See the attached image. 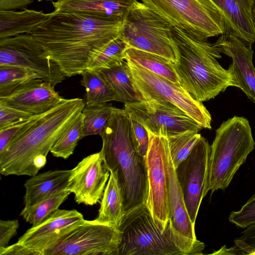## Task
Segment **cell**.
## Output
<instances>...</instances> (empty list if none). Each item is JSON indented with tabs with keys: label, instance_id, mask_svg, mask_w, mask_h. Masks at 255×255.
<instances>
[{
	"label": "cell",
	"instance_id": "cell-1",
	"mask_svg": "<svg viewBox=\"0 0 255 255\" xmlns=\"http://www.w3.org/2000/svg\"><path fill=\"white\" fill-rule=\"evenodd\" d=\"M123 21L86 11H53L31 34L70 77L81 74L103 47L121 37Z\"/></svg>",
	"mask_w": 255,
	"mask_h": 255
},
{
	"label": "cell",
	"instance_id": "cell-2",
	"mask_svg": "<svg viewBox=\"0 0 255 255\" xmlns=\"http://www.w3.org/2000/svg\"><path fill=\"white\" fill-rule=\"evenodd\" d=\"M85 106L82 99L63 100L38 116L0 153V172L30 176L46 163V157L59 137L70 127Z\"/></svg>",
	"mask_w": 255,
	"mask_h": 255
},
{
	"label": "cell",
	"instance_id": "cell-3",
	"mask_svg": "<svg viewBox=\"0 0 255 255\" xmlns=\"http://www.w3.org/2000/svg\"><path fill=\"white\" fill-rule=\"evenodd\" d=\"M171 41L176 57L173 68L179 83L194 99L207 101L228 87H236L232 71L224 69L217 61L222 57L215 43L197 39L174 27Z\"/></svg>",
	"mask_w": 255,
	"mask_h": 255
},
{
	"label": "cell",
	"instance_id": "cell-4",
	"mask_svg": "<svg viewBox=\"0 0 255 255\" xmlns=\"http://www.w3.org/2000/svg\"><path fill=\"white\" fill-rule=\"evenodd\" d=\"M100 135L105 165L116 173L122 190L125 213L145 203L148 193L145 160L134 148L128 112L114 107Z\"/></svg>",
	"mask_w": 255,
	"mask_h": 255
},
{
	"label": "cell",
	"instance_id": "cell-5",
	"mask_svg": "<svg viewBox=\"0 0 255 255\" xmlns=\"http://www.w3.org/2000/svg\"><path fill=\"white\" fill-rule=\"evenodd\" d=\"M118 255H200L205 245L182 236L169 220L161 231L145 203L126 212L119 228Z\"/></svg>",
	"mask_w": 255,
	"mask_h": 255
},
{
	"label": "cell",
	"instance_id": "cell-6",
	"mask_svg": "<svg viewBox=\"0 0 255 255\" xmlns=\"http://www.w3.org/2000/svg\"><path fill=\"white\" fill-rule=\"evenodd\" d=\"M255 147L249 121L234 116L216 131L211 145L208 175L204 197L227 188L240 166Z\"/></svg>",
	"mask_w": 255,
	"mask_h": 255
},
{
	"label": "cell",
	"instance_id": "cell-7",
	"mask_svg": "<svg viewBox=\"0 0 255 255\" xmlns=\"http://www.w3.org/2000/svg\"><path fill=\"white\" fill-rule=\"evenodd\" d=\"M142 3L177 28L200 40L224 34L226 25L210 0H141Z\"/></svg>",
	"mask_w": 255,
	"mask_h": 255
},
{
	"label": "cell",
	"instance_id": "cell-8",
	"mask_svg": "<svg viewBox=\"0 0 255 255\" xmlns=\"http://www.w3.org/2000/svg\"><path fill=\"white\" fill-rule=\"evenodd\" d=\"M171 26L143 3L136 0L123 18L121 37L129 48L176 61Z\"/></svg>",
	"mask_w": 255,
	"mask_h": 255
},
{
	"label": "cell",
	"instance_id": "cell-9",
	"mask_svg": "<svg viewBox=\"0 0 255 255\" xmlns=\"http://www.w3.org/2000/svg\"><path fill=\"white\" fill-rule=\"evenodd\" d=\"M135 89L142 100L157 99L175 105L199 123L211 129V115L202 102L194 99L181 86L157 75L133 61L125 60Z\"/></svg>",
	"mask_w": 255,
	"mask_h": 255
},
{
	"label": "cell",
	"instance_id": "cell-10",
	"mask_svg": "<svg viewBox=\"0 0 255 255\" xmlns=\"http://www.w3.org/2000/svg\"><path fill=\"white\" fill-rule=\"evenodd\" d=\"M17 66L31 70L55 87L66 77L42 45L31 34L0 38V66Z\"/></svg>",
	"mask_w": 255,
	"mask_h": 255
},
{
	"label": "cell",
	"instance_id": "cell-11",
	"mask_svg": "<svg viewBox=\"0 0 255 255\" xmlns=\"http://www.w3.org/2000/svg\"><path fill=\"white\" fill-rule=\"evenodd\" d=\"M121 236L108 224L85 220L44 255H118Z\"/></svg>",
	"mask_w": 255,
	"mask_h": 255
},
{
	"label": "cell",
	"instance_id": "cell-12",
	"mask_svg": "<svg viewBox=\"0 0 255 255\" xmlns=\"http://www.w3.org/2000/svg\"><path fill=\"white\" fill-rule=\"evenodd\" d=\"M148 132L167 137L189 130L199 131L203 127L178 107L157 99L142 100L124 104Z\"/></svg>",
	"mask_w": 255,
	"mask_h": 255
},
{
	"label": "cell",
	"instance_id": "cell-13",
	"mask_svg": "<svg viewBox=\"0 0 255 255\" xmlns=\"http://www.w3.org/2000/svg\"><path fill=\"white\" fill-rule=\"evenodd\" d=\"M148 133L149 145L145 157L148 193L145 203L155 224L164 231L169 220L166 170L168 140L166 136Z\"/></svg>",
	"mask_w": 255,
	"mask_h": 255
},
{
	"label": "cell",
	"instance_id": "cell-14",
	"mask_svg": "<svg viewBox=\"0 0 255 255\" xmlns=\"http://www.w3.org/2000/svg\"><path fill=\"white\" fill-rule=\"evenodd\" d=\"M211 146L201 136L189 155L175 168L185 204L195 224L206 186Z\"/></svg>",
	"mask_w": 255,
	"mask_h": 255
},
{
	"label": "cell",
	"instance_id": "cell-15",
	"mask_svg": "<svg viewBox=\"0 0 255 255\" xmlns=\"http://www.w3.org/2000/svg\"><path fill=\"white\" fill-rule=\"evenodd\" d=\"M85 221L76 210L57 209L28 229L18 240L21 255H44L45 252Z\"/></svg>",
	"mask_w": 255,
	"mask_h": 255
},
{
	"label": "cell",
	"instance_id": "cell-16",
	"mask_svg": "<svg viewBox=\"0 0 255 255\" xmlns=\"http://www.w3.org/2000/svg\"><path fill=\"white\" fill-rule=\"evenodd\" d=\"M71 170L66 189L74 194L76 203L93 206L100 202L110 174L101 151L85 157Z\"/></svg>",
	"mask_w": 255,
	"mask_h": 255
},
{
	"label": "cell",
	"instance_id": "cell-17",
	"mask_svg": "<svg viewBox=\"0 0 255 255\" xmlns=\"http://www.w3.org/2000/svg\"><path fill=\"white\" fill-rule=\"evenodd\" d=\"M220 52L231 57L230 68L236 79V87L241 89L255 103V68L253 64L254 50L235 34L226 32L214 43Z\"/></svg>",
	"mask_w": 255,
	"mask_h": 255
},
{
	"label": "cell",
	"instance_id": "cell-18",
	"mask_svg": "<svg viewBox=\"0 0 255 255\" xmlns=\"http://www.w3.org/2000/svg\"><path fill=\"white\" fill-rule=\"evenodd\" d=\"M63 99L55 90L54 86L36 79L11 94L0 98V104L36 116L50 110Z\"/></svg>",
	"mask_w": 255,
	"mask_h": 255
},
{
	"label": "cell",
	"instance_id": "cell-19",
	"mask_svg": "<svg viewBox=\"0 0 255 255\" xmlns=\"http://www.w3.org/2000/svg\"><path fill=\"white\" fill-rule=\"evenodd\" d=\"M221 14L227 31L247 45L255 42L253 8L255 0H210Z\"/></svg>",
	"mask_w": 255,
	"mask_h": 255
},
{
	"label": "cell",
	"instance_id": "cell-20",
	"mask_svg": "<svg viewBox=\"0 0 255 255\" xmlns=\"http://www.w3.org/2000/svg\"><path fill=\"white\" fill-rule=\"evenodd\" d=\"M166 170L169 220L173 227L182 236L189 240L197 241L195 224L191 222L186 209L182 189L170 155L168 141L166 146Z\"/></svg>",
	"mask_w": 255,
	"mask_h": 255
},
{
	"label": "cell",
	"instance_id": "cell-21",
	"mask_svg": "<svg viewBox=\"0 0 255 255\" xmlns=\"http://www.w3.org/2000/svg\"><path fill=\"white\" fill-rule=\"evenodd\" d=\"M71 172V170H53L31 176L24 184V206L34 205L66 188Z\"/></svg>",
	"mask_w": 255,
	"mask_h": 255
},
{
	"label": "cell",
	"instance_id": "cell-22",
	"mask_svg": "<svg viewBox=\"0 0 255 255\" xmlns=\"http://www.w3.org/2000/svg\"><path fill=\"white\" fill-rule=\"evenodd\" d=\"M137 0H57L55 12L86 11L124 18Z\"/></svg>",
	"mask_w": 255,
	"mask_h": 255
},
{
	"label": "cell",
	"instance_id": "cell-23",
	"mask_svg": "<svg viewBox=\"0 0 255 255\" xmlns=\"http://www.w3.org/2000/svg\"><path fill=\"white\" fill-rule=\"evenodd\" d=\"M50 14L28 9L19 11L0 10V38L31 34Z\"/></svg>",
	"mask_w": 255,
	"mask_h": 255
},
{
	"label": "cell",
	"instance_id": "cell-24",
	"mask_svg": "<svg viewBox=\"0 0 255 255\" xmlns=\"http://www.w3.org/2000/svg\"><path fill=\"white\" fill-rule=\"evenodd\" d=\"M97 221L119 230L124 216V197L117 175L110 172V177L101 200Z\"/></svg>",
	"mask_w": 255,
	"mask_h": 255
},
{
	"label": "cell",
	"instance_id": "cell-25",
	"mask_svg": "<svg viewBox=\"0 0 255 255\" xmlns=\"http://www.w3.org/2000/svg\"><path fill=\"white\" fill-rule=\"evenodd\" d=\"M98 71L111 88L115 101L126 104L142 100L135 89L126 60L119 65Z\"/></svg>",
	"mask_w": 255,
	"mask_h": 255
},
{
	"label": "cell",
	"instance_id": "cell-26",
	"mask_svg": "<svg viewBox=\"0 0 255 255\" xmlns=\"http://www.w3.org/2000/svg\"><path fill=\"white\" fill-rule=\"evenodd\" d=\"M130 60L147 70L175 83H179L173 62L160 55L129 48L126 59Z\"/></svg>",
	"mask_w": 255,
	"mask_h": 255
},
{
	"label": "cell",
	"instance_id": "cell-27",
	"mask_svg": "<svg viewBox=\"0 0 255 255\" xmlns=\"http://www.w3.org/2000/svg\"><path fill=\"white\" fill-rule=\"evenodd\" d=\"M85 88V105H100L115 101L114 94L98 71L87 69L81 74Z\"/></svg>",
	"mask_w": 255,
	"mask_h": 255
},
{
	"label": "cell",
	"instance_id": "cell-28",
	"mask_svg": "<svg viewBox=\"0 0 255 255\" xmlns=\"http://www.w3.org/2000/svg\"><path fill=\"white\" fill-rule=\"evenodd\" d=\"M70 193L66 188L59 190L34 205L24 206L20 215L32 226H37L58 209Z\"/></svg>",
	"mask_w": 255,
	"mask_h": 255
},
{
	"label": "cell",
	"instance_id": "cell-29",
	"mask_svg": "<svg viewBox=\"0 0 255 255\" xmlns=\"http://www.w3.org/2000/svg\"><path fill=\"white\" fill-rule=\"evenodd\" d=\"M114 107L111 103L85 105L82 111V138L86 136L100 134L106 127Z\"/></svg>",
	"mask_w": 255,
	"mask_h": 255
},
{
	"label": "cell",
	"instance_id": "cell-30",
	"mask_svg": "<svg viewBox=\"0 0 255 255\" xmlns=\"http://www.w3.org/2000/svg\"><path fill=\"white\" fill-rule=\"evenodd\" d=\"M36 79L40 78L34 72L27 68L17 66H0V98L11 94Z\"/></svg>",
	"mask_w": 255,
	"mask_h": 255
},
{
	"label": "cell",
	"instance_id": "cell-31",
	"mask_svg": "<svg viewBox=\"0 0 255 255\" xmlns=\"http://www.w3.org/2000/svg\"><path fill=\"white\" fill-rule=\"evenodd\" d=\"M129 47L120 37L103 47L93 58L87 69L99 71L119 65L125 60Z\"/></svg>",
	"mask_w": 255,
	"mask_h": 255
},
{
	"label": "cell",
	"instance_id": "cell-32",
	"mask_svg": "<svg viewBox=\"0 0 255 255\" xmlns=\"http://www.w3.org/2000/svg\"><path fill=\"white\" fill-rule=\"evenodd\" d=\"M82 129L81 112L67 130L56 141L50 152L54 157L67 159L73 153L78 141L82 139Z\"/></svg>",
	"mask_w": 255,
	"mask_h": 255
},
{
	"label": "cell",
	"instance_id": "cell-33",
	"mask_svg": "<svg viewBox=\"0 0 255 255\" xmlns=\"http://www.w3.org/2000/svg\"><path fill=\"white\" fill-rule=\"evenodd\" d=\"M189 130L167 137L171 159L175 168L189 155L201 135Z\"/></svg>",
	"mask_w": 255,
	"mask_h": 255
},
{
	"label": "cell",
	"instance_id": "cell-34",
	"mask_svg": "<svg viewBox=\"0 0 255 255\" xmlns=\"http://www.w3.org/2000/svg\"><path fill=\"white\" fill-rule=\"evenodd\" d=\"M127 112L129 117L131 138L134 148L140 155L145 158L149 145V133L133 114Z\"/></svg>",
	"mask_w": 255,
	"mask_h": 255
},
{
	"label": "cell",
	"instance_id": "cell-35",
	"mask_svg": "<svg viewBox=\"0 0 255 255\" xmlns=\"http://www.w3.org/2000/svg\"><path fill=\"white\" fill-rule=\"evenodd\" d=\"M229 220L242 229L255 225V193L240 210L231 213Z\"/></svg>",
	"mask_w": 255,
	"mask_h": 255
},
{
	"label": "cell",
	"instance_id": "cell-36",
	"mask_svg": "<svg viewBox=\"0 0 255 255\" xmlns=\"http://www.w3.org/2000/svg\"><path fill=\"white\" fill-rule=\"evenodd\" d=\"M39 115L30 119L15 123L0 129V153H1L19 134L33 124Z\"/></svg>",
	"mask_w": 255,
	"mask_h": 255
},
{
	"label": "cell",
	"instance_id": "cell-37",
	"mask_svg": "<svg viewBox=\"0 0 255 255\" xmlns=\"http://www.w3.org/2000/svg\"><path fill=\"white\" fill-rule=\"evenodd\" d=\"M33 116L25 112L0 104V129L29 120Z\"/></svg>",
	"mask_w": 255,
	"mask_h": 255
},
{
	"label": "cell",
	"instance_id": "cell-38",
	"mask_svg": "<svg viewBox=\"0 0 255 255\" xmlns=\"http://www.w3.org/2000/svg\"><path fill=\"white\" fill-rule=\"evenodd\" d=\"M241 234L242 236L235 240V244L246 254L255 255V225L248 227Z\"/></svg>",
	"mask_w": 255,
	"mask_h": 255
},
{
	"label": "cell",
	"instance_id": "cell-39",
	"mask_svg": "<svg viewBox=\"0 0 255 255\" xmlns=\"http://www.w3.org/2000/svg\"><path fill=\"white\" fill-rule=\"evenodd\" d=\"M19 226L16 219L0 220V248L8 246L11 239L17 233Z\"/></svg>",
	"mask_w": 255,
	"mask_h": 255
},
{
	"label": "cell",
	"instance_id": "cell-40",
	"mask_svg": "<svg viewBox=\"0 0 255 255\" xmlns=\"http://www.w3.org/2000/svg\"><path fill=\"white\" fill-rule=\"evenodd\" d=\"M33 0H0V10H10L30 4Z\"/></svg>",
	"mask_w": 255,
	"mask_h": 255
},
{
	"label": "cell",
	"instance_id": "cell-41",
	"mask_svg": "<svg viewBox=\"0 0 255 255\" xmlns=\"http://www.w3.org/2000/svg\"><path fill=\"white\" fill-rule=\"evenodd\" d=\"M236 245V244H235ZM212 254L215 255H226V254H246L237 245L230 249H227L225 246L219 251L214 252Z\"/></svg>",
	"mask_w": 255,
	"mask_h": 255
},
{
	"label": "cell",
	"instance_id": "cell-42",
	"mask_svg": "<svg viewBox=\"0 0 255 255\" xmlns=\"http://www.w3.org/2000/svg\"><path fill=\"white\" fill-rule=\"evenodd\" d=\"M253 18H254L255 30V5L253 8Z\"/></svg>",
	"mask_w": 255,
	"mask_h": 255
},
{
	"label": "cell",
	"instance_id": "cell-43",
	"mask_svg": "<svg viewBox=\"0 0 255 255\" xmlns=\"http://www.w3.org/2000/svg\"><path fill=\"white\" fill-rule=\"evenodd\" d=\"M38 1H43V0H46V1H47V0H37Z\"/></svg>",
	"mask_w": 255,
	"mask_h": 255
}]
</instances>
